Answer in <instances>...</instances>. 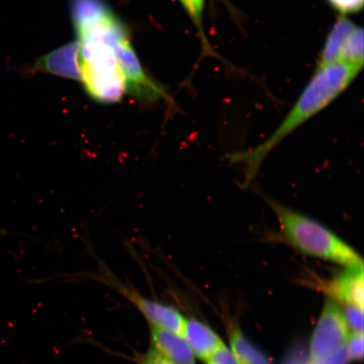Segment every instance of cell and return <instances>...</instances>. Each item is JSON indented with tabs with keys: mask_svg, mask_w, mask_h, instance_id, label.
I'll list each match as a JSON object with an SVG mask.
<instances>
[{
	"mask_svg": "<svg viewBox=\"0 0 364 364\" xmlns=\"http://www.w3.org/2000/svg\"><path fill=\"white\" fill-rule=\"evenodd\" d=\"M120 292L142 313L149 326L161 327L182 335L186 318L179 311L167 304L149 299L136 293V291L119 287Z\"/></svg>",
	"mask_w": 364,
	"mask_h": 364,
	"instance_id": "6",
	"label": "cell"
},
{
	"mask_svg": "<svg viewBox=\"0 0 364 364\" xmlns=\"http://www.w3.org/2000/svg\"><path fill=\"white\" fill-rule=\"evenodd\" d=\"M361 70V68L341 61L318 67L316 74L300 94L288 115L267 139L254 149L230 154L231 162L244 166V183H250L264 161L282 141L334 102Z\"/></svg>",
	"mask_w": 364,
	"mask_h": 364,
	"instance_id": "1",
	"label": "cell"
},
{
	"mask_svg": "<svg viewBox=\"0 0 364 364\" xmlns=\"http://www.w3.org/2000/svg\"><path fill=\"white\" fill-rule=\"evenodd\" d=\"M340 304L327 300L311 341V361L331 356L345 348L350 335Z\"/></svg>",
	"mask_w": 364,
	"mask_h": 364,
	"instance_id": "4",
	"label": "cell"
},
{
	"mask_svg": "<svg viewBox=\"0 0 364 364\" xmlns=\"http://www.w3.org/2000/svg\"><path fill=\"white\" fill-rule=\"evenodd\" d=\"M151 348L174 364H196V357L184 336L176 332L149 326Z\"/></svg>",
	"mask_w": 364,
	"mask_h": 364,
	"instance_id": "9",
	"label": "cell"
},
{
	"mask_svg": "<svg viewBox=\"0 0 364 364\" xmlns=\"http://www.w3.org/2000/svg\"><path fill=\"white\" fill-rule=\"evenodd\" d=\"M341 308L346 321L353 332L363 333V309L353 306Z\"/></svg>",
	"mask_w": 364,
	"mask_h": 364,
	"instance_id": "15",
	"label": "cell"
},
{
	"mask_svg": "<svg viewBox=\"0 0 364 364\" xmlns=\"http://www.w3.org/2000/svg\"><path fill=\"white\" fill-rule=\"evenodd\" d=\"M80 44L81 83L95 102L114 104L127 93L116 53L118 41L127 35L114 13L76 30Z\"/></svg>",
	"mask_w": 364,
	"mask_h": 364,
	"instance_id": "2",
	"label": "cell"
},
{
	"mask_svg": "<svg viewBox=\"0 0 364 364\" xmlns=\"http://www.w3.org/2000/svg\"><path fill=\"white\" fill-rule=\"evenodd\" d=\"M31 70L81 81L79 43L66 44L46 54L35 62Z\"/></svg>",
	"mask_w": 364,
	"mask_h": 364,
	"instance_id": "7",
	"label": "cell"
},
{
	"mask_svg": "<svg viewBox=\"0 0 364 364\" xmlns=\"http://www.w3.org/2000/svg\"><path fill=\"white\" fill-rule=\"evenodd\" d=\"M270 205L282 236L300 252L344 267L362 265L356 250L321 223L283 204L271 201Z\"/></svg>",
	"mask_w": 364,
	"mask_h": 364,
	"instance_id": "3",
	"label": "cell"
},
{
	"mask_svg": "<svg viewBox=\"0 0 364 364\" xmlns=\"http://www.w3.org/2000/svg\"><path fill=\"white\" fill-rule=\"evenodd\" d=\"M326 290L336 302L363 309V265L345 267L327 284Z\"/></svg>",
	"mask_w": 364,
	"mask_h": 364,
	"instance_id": "8",
	"label": "cell"
},
{
	"mask_svg": "<svg viewBox=\"0 0 364 364\" xmlns=\"http://www.w3.org/2000/svg\"><path fill=\"white\" fill-rule=\"evenodd\" d=\"M116 53L124 76L127 93L146 103L156 102L166 97L167 94L163 86L145 73L132 47L129 35L118 41Z\"/></svg>",
	"mask_w": 364,
	"mask_h": 364,
	"instance_id": "5",
	"label": "cell"
},
{
	"mask_svg": "<svg viewBox=\"0 0 364 364\" xmlns=\"http://www.w3.org/2000/svg\"><path fill=\"white\" fill-rule=\"evenodd\" d=\"M141 364H174L169 360H167L166 358L161 356V354H159L156 350L152 348L149 349V351L142 359V362Z\"/></svg>",
	"mask_w": 364,
	"mask_h": 364,
	"instance_id": "21",
	"label": "cell"
},
{
	"mask_svg": "<svg viewBox=\"0 0 364 364\" xmlns=\"http://www.w3.org/2000/svg\"><path fill=\"white\" fill-rule=\"evenodd\" d=\"M231 351L239 364H272L237 327L230 332Z\"/></svg>",
	"mask_w": 364,
	"mask_h": 364,
	"instance_id": "13",
	"label": "cell"
},
{
	"mask_svg": "<svg viewBox=\"0 0 364 364\" xmlns=\"http://www.w3.org/2000/svg\"><path fill=\"white\" fill-rule=\"evenodd\" d=\"M103 0H72V16L75 29L102 19L111 13Z\"/></svg>",
	"mask_w": 364,
	"mask_h": 364,
	"instance_id": "12",
	"label": "cell"
},
{
	"mask_svg": "<svg viewBox=\"0 0 364 364\" xmlns=\"http://www.w3.org/2000/svg\"><path fill=\"white\" fill-rule=\"evenodd\" d=\"M350 359L346 351V346L343 349L339 350L331 356L321 359L318 361H311L309 364H348Z\"/></svg>",
	"mask_w": 364,
	"mask_h": 364,
	"instance_id": "20",
	"label": "cell"
},
{
	"mask_svg": "<svg viewBox=\"0 0 364 364\" xmlns=\"http://www.w3.org/2000/svg\"><path fill=\"white\" fill-rule=\"evenodd\" d=\"M346 351L350 360H362L363 358V334L353 332L350 334L347 343H346Z\"/></svg>",
	"mask_w": 364,
	"mask_h": 364,
	"instance_id": "16",
	"label": "cell"
},
{
	"mask_svg": "<svg viewBox=\"0 0 364 364\" xmlns=\"http://www.w3.org/2000/svg\"><path fill=\"white\" fill-rule=\"evenodd\" d=\"M327 2L341 16L359 12L363 7V0H327Z\"/></svg>",
	"mask_w": 364,
	"mask_h": 364,
	"instance_id": "19",
	"label": "cell"
},
{
	"mask_svg": "<svg viewBox=\"0 0 364 364\" xmlns=\"http://www.w3.org/2000/svg\"><path fill=\"white\" fill-rule=\"evenodd\" d=\"M204 362L206 364H239L234 353L224 343L220 345Z\"/></svg>",
	"mask_w": 364,
	"mask_h": 364,
	"instance_id": "18",
	"label": "cell"
},
{
	"mask_svg": "<svg viewBox=\"0 0 364 364\" xmlns=\"http://www.w3.org/2000/svg\"><path fill=\"white\" fill-rule=\"evenodd\" d=\"M363 60V31L362 27L356 26L345 43L340 61L362 70Z\"/></svg>",
	"mask_w": 364,
	"mask_h": 364,
	"instance_id": "14",
	"label": "cell"
},
{
	"mask_svg": "<svg viewBox=\"0 0 364 364\" xmlns=\"http://www.w3.org/2000/svg\"><path fill=\"white\" fill-rule=\"evenodd\" d=\"M182 336L192 349L195 357L203 361L223 344L220 336L215 331L195 318L186 320Z\"/></svg>",
	"mask_w": 364,
	"mask_h": 364,
	"instance_id": "10",
	"label": "cell"
},
{
	"mask_svg": "<svg viewBox=\"0 0 364 364\" xmlns=\"http://www.w3.org/2000/svg\"><path fill=\"white\" fill-rule=\"evenodd\" d=\"M179 1L188 12L194 24L199 30H201L205 0H179Z\"/></svg>",
	"mask_w": 364,
	"mask_h": 364,
	"instance_id": "17",
	"label": "cell"
},
{
	"mask_svg": "<svg viewBox=\"0 0 364 364\" xmlns=\"http://www.w3.org/2000/svg\"><path fill=\"white\" fill-rule=\"evenodd\" d=\"M355 28L356 26L347 16H341L338 18L327 36L318 67L340 61L345 43Z\"/></svg>",
	"mask_w": 364,
	"mask_h": 364,
	"instance_id": "11",
	"label": "cell"
}]
</instances>
